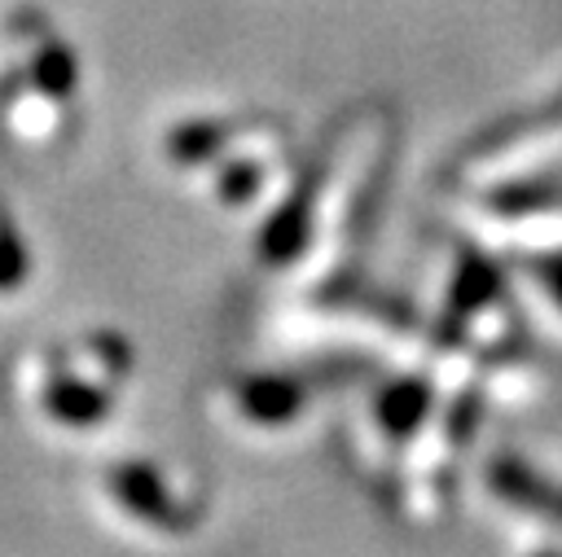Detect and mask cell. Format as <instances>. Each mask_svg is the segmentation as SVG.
Segmentation results:
<instances>
[{"mask_svg":"<svg viewBox=\"0 0 562 557\" xmlns=\"http://www.w3.org/2000/svg\"><path fill=\"white\" fill-rule=\"evenodd\" d=\"M391 114L378 105L360 110L342 123V132L329 140L312 184L281 202V215L263 232V259L294 276V281H321L342 259L347 237L356 232V219L378 184L382 158L391 154Z\"/></svg>","mask_w":562,"mask_h":557,"instance_id":"6da1fadb","label":"cell"},{"mask_svg":"<svg viewBox=\"0 0 562 557\" xmlns=\"http://www.w3.org/2000/svg\"><path fill=\"white\" fill-rule=\"evenodd\" d=\"M35 368L31 399L40 417L61 430H92L114 412V390L127 382L132 351L114 333H97L66 351L40 355Z\"/></svg>","mask_w":562,"mask_h":557,"instance_id":"7a4b0ae2","label":"cell"},{"mask_svg":"<svg viewBox=\"0 0 562 557\" xmlns=\"http://www.w3.org/2000/svg\"><path fill=\"white\" fill-rule=\"evenodd\" d=\"M167 158L176 167L211 171L215 167V193L233 206H250L263 197L268 180H277L285 158V136L272 127H237V123H184L167 136Z\"/></svg>","mask_w":562,"mask_h":557,"instance_id":"3957f363","label":"cell"},{"mask_svg":"<svg viewBox=\"0 0 562 557\" xmlns=\"http://www.w3.org/2000/svg\"><path fill=\"white\" fill-rule=\"evenodd\" d=\"M22 35V70L4 83V127L22 140V145H48L61 127L66 114L75 105V88H79V70H75V53L35 22L18 26Z\"/></svg>","mask_w":562,"mask_h":557,"instance_id":"277c9868","label":"cell"},{"mask_svg":"<svg viewBox=\"0 0 562 557\" xmlns=\"http://www.w3.org/2000/svg\"><path fill=\"white\" fill-rule=\"evenodd\" d=\"M290 342L316 346H356L369 355H386L391 364H417L426 355V338L391 307L378 303H316L290 316Z\"/></svg>","mask_w":562,"mask_h":557,"instance_id":"5b68a950","label":"cell"},{"mask_svg":"<svg viewBox=\"0 0 562 557\" xmlns=\"http://www.w3.org/2000/svg\"><path fill=\"white\" fill-rule=\"evenodd\" d=\"M562 162V110L527 123L522 132H509L501 140H487L465 167H461V184L474 193H496V189H514L549 167Z\"/></svg>","mask_w":562,"mask_h":557,"instance_id":"8992f818","label":"cell"},{"mask_svg":"<svg viewBox=\"0 0 562 557\" xmlns=\"http://www.w3.org/2000/svg\"><path fill=\"white\" fill-rule=\"evenodd\" d=\"M470 224L496 246H531L544 254L562 246V197H487Z\"/></svg>","mask_w":562,"mask_h":557,"instance_id":"52a82bcc","label":"cell"},{"mask_svg":"<svg viewBox=\"0 0 562 557\" xmlns=\"http://www.w3.org/2000/svg\"><path fill=\"white\" fill-rule=\"evenodd\" d=\"M105 491L110 500L119 504V513H127L132 522H140L145 531H158V535H180L193 526V513L189 504L167 487V478L145 465V461H127L119 469L105 474Z\"/></svg>","mask_w":562,"mask_h":557,"instance_id":"ba28073f","label":"cell"},{"mask_svg":"<svg viewBox=\"0 0 562 557\" xmlns=\"http://www.w3.org/2000/svg\"><path fill=\"white\" fill-rule=\"evenodd\" d=\"M321 395V382L312 377H285V373H272V377H246L237 382L233 390V412L250 425H285L294 421L312 399Z\"/></svg>","mask_w":562,"mask_h":557,"instance_id":"9c48e42d","label":"cell"},{"mask_svg":"<svg viewBox=\"0 0 562 557\" xmlns=\"http://www.w3.org/2000/svg\"><path fill=\"white\" fill-rule=\"evenodd\" d=\"M487 491L501 504H509V509H518V513H527L536 522L562 526V487L549 482L540 469H531L518 456H496L487 465Z\"/></svg>","mask_w":562,"mask_h":557,"instance_id":"30bf717a","label":"cell"},{"mask_svg":"<svg viewBox=\"0 0 562 557\" xmlns=\"http://www.w3.org/2000/svg\"><path fill=\"white\" fill-rule=\"evenodd\" d=\"M26 276H31L26 246H22V237L13 232V224L4 219V211H0V294L22 289V285H26Z\"/></svg>","mask_w":562,"mask_h":557,"instance_id":"8fae6325","label":"cell"},{"mask_svg":"<svg viewBox=\"0 0 562 557\" xmlns=\"http://www.w3.org/2000/svg\"><path fill=\"white\" fill-rule=\"evenodd\" d=\"M531 272H536V281H540V289L553 298V307L562 311V250L536 254V259H531Z\"/></svg>","mask_w":562,"mask_h":557,"instance_id":"7c38bea8","label":"cell"},{"mask_svg":"<svg viewBox=\"0 0 562 557\" xmlns=\"http://www.w3.org/2000/svg\"><path fill=\"white\" fill-rule=\"evenodd\" d=\"M544 557H549V553H544Z\"/></svg>","mask_w":562,"mask_h":557,"instance_id":"4fadbf2b","label":"cell"}]
</instances>
